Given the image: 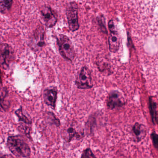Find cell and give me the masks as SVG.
<instances>
[{"mask_svg":"<svg viewBox=\"0 0 158 158\" xmlns=\"http://www.w3.org/2000/svg\"><path fill=\"white\" fill-rule=\"evenodd\" d=\"M14 0H0V13L2 15L10 11Z\"/></svg>","mask_w":158,"mask_h":158,"instance_id":"9a60e30c","label":"cell"},{"mask_svg":"<svg viewBox=\"0 0 158 158\" xmlns=\"http://www.w3.org/2000/svg\"><path fill=\"white\" fill-rule=\"evenodd\" d=\"M18 128L19 130L20 131L26 134L29 133V127H28V126H25V125L22 124V123L19 126Z\"/></svg>","mask_w":158,"mask_h":158,"instance_id":"d6986e66","label":"cell"},{"mask_svg":"<svg viewBox=\"0 0 158 158\" xmlns=\"http://www.w3.org/2000/svg\"><path fill=\"white\" fill-rule=\"evenodd\" d=\"M48 116V120L49 123L53 124L56 127H59L60 126V121L56 117L54 114H53L52 112H49Z\"/></svg>","mask_w":158,"mask_h":158,"instance_id":"e0dca14e","label":"cell"},{"mask_svg":"<svg viewBox=\"0 0 158 158\" xmlns=\"http://www.w3.org/2000/svg\"><path fill=\"white\" fill-rule=\"evenodd\" d=\"M15 113L16 115L18 118L19 121L22 122L23 123L27 124V125H31V124L32 122H31V120L29 119L23 113V111H22V107H20L19 109L16 110Z\"/></svg>","mask_w":158,"mask_h":158,"instance_id":"2e32d148","label":"cell"},{"mask_svg":"<svg viewBox=\"0 0 158 158\" xmlns=\"http://www.w3.org/2000/svg\"><path fill=\"white\" fill-rule=\"evenodd\" d=\"M0 158H12V157L6 154L0 153Z\"/></svg>","mask_w":158,"mask_h":158,"instance_id":"7402d4cb","label":"cell"},{"mask_svg":"<svg viewBox=\"0 0 158 158\" xmlns=\"http://www.w3.org/2000/svg\"><path fill=\"white\" fill-rule=\"evenodd\" d=\"M6 145L12 154L17 157L28 158L30 156V148L21 135L8 136Z\"/></svg>","mask_w":158,"mask_h":158,"instance_id":"6da1fadb","label":"cell"},{"mask_svg":"<svg viewBox=\"0 0 158 158\" xmlns=\"http://www.w3.org/2000/svg\"><path fill=\"white\" fill-rule=\"evenodd\" d=\"M107 106L110 110H113L124 106V99L118 91H112L109 93L107 99Z\"/></svg>","mask_w":158,"mask_h":158,"instance_id":"30bf717a","label":"cell"},{"mask_svg":"<svg viewBox=\"0 0 158 158\" xmlns=\"http://www.w3.org/2000/svg\"><path fill=\"white\" fill-rule=\"evenodd\" d=\"M76 85L80 89H88L93 87V80L91 72L88 68H82L78 77L76 81Z\"/></svg>","mask_w":158,"mask_h":158,"instance_id":"ba28073f","label":"cell"},{"mask_svg":"<svg viewBox=\"0 0 158 158\" xmlns=\"http://www.w3.org/2000/svg\"><path fill=\"white\" fill-rule=\"evenodd\" d=\"M40 13L45 26L47 28H51L55 26L57 22V19L49 6L46 5L43 6L41 8Z\"/></svg>","mask_w":158,"mask_h":158,"instance_id":"9c48e42d","label":"cell"},{"mask_svg":"<svg viewBox=\"0 0 158 158\" xmlns=\"http://www.w3.org/2000/svg\"><path fill=\"white\" fill-rule=\"evenodd\" d=\"M57 92L53 89H46L43 93V98L44 103L55 109L57 99Z\"/></svg>","mask_w":158,"mask_h":158,"instance_id":"8fae6325","label":"cell"},{"mask_svg":"<svg viewBox=\"0 0 158 158\" xmlns=\"http://www.w3.org/2000/svg\"><path fill=\"white\" fill-rule=\"evenodd\" d=\"M97 19L98 24H99V27H100V29H101L102 31L104 32V33H107V31L106 29L105 25L103 24V21H102V19L101 18H98Z\"/></svg>","mask_w":158,"mask_h":158,"instance_id":"44dd1931","label":"cell"},{"mask_svg":"<svg viewBox=\"0 0 158 158\" xmlns=\"http://www.w3.org/2000/svg\"><path fill=\"white\" fill-rule=\"evenodd\" d=\"M45 30L43 26H40L36 29L30 39L29 46L34 52H38L45 45Z\"/></svg>","mask_w":158,"mask_h":158,"instance_id":"5b68a950","label":"cell"},{"mask_svg":"<svg viewBox=\"0 0 158 158\" xmlns=\"http://www.w3.org/2000/svg\"><path fill=\"white\" fill-rule=\"evenodd\" d=\"M81 158H97L92 150L90 148H87L84 150Z\"/></svg>","mask_w":158,"mask_h":158,"instance_id":"ac0fdd59","label":"cell"},{"mask_svg":"<svg viewBox=\"0 0 158 158\" xmlns=\"http://www.w3.org/2000/svg\"><path fill=\"white\" fill-rule=\"evenodd\" d=\"M61 136L67 143L73 140H80L84 136V131L81 126L75 121L68 123L64 127Z\"/></svg>","mask_w":158,"mask_h":158,"instance_id":"7a4b0ae2","label":"cell"},{"mask_svg":"<svg viewBox=\"0 0 158 158\" xmlns=\"http://www.w3.org/2000/svg\"><path fill=\"white\" fill-rule=\"evenodd\" d=\"M14 49L9 44L2 43L0 44V66L3 69L9 68L15 58Z\"/></svg>","mask_w":158,"mask_h":158,"instance_id":"8992f818","label":"cell"},{"mask_svg":"<svg viewBox=\"0 0 158 158\" xmlns=\"http://www.w3.org/2000/svg\"><path fill=\"white\" fill-rule=\"evenodd\" d=\"M134 133L137 137V140L141 141L144 138L146 135V129L142 124L136 123L133 127Z\"/></svg>","mask_w":158,"mask_h":158,"instance_id":"5bb4252c","label":"cell"},{"mask_svg":"<svg viewBox=\"0 0 158 158\" xmlns=\"http://www.w3.org/2000/svg\"><path fill=\"white\" fill-rule=\"evenodd\" d=\"M56 40L60 55L66 60L72 62L76 56V52L71 40L63 34H59Z\"/></svg>","mask_w":158,"mask_h":158,"instance_id":"3957f363","label":"cell"},{"mask_svg":"<svg viewBox=\"0 0 158 158\" xmlns=\"http://www.w3.org/2000/svg\"><path fill=\"white\" fill-rule=\"evenodd\" d=\"M151 138L155 148L158 150V135L156 133H153L151 135Z\"/></svg>","mask_w":158,"mask_h":158,"instance_id":"ffe728a7","label":"cell"},{"mask_svg":"<svg viewBox=\"0 0 158 158\" xmlns=\"http://www.w3.org/2000/svg\"><path fill=\"white\" fill-rule=\"evenodd\" d=\"M110 34L108 38L109 48L111 52L116 53L118 51L120 45V38L115 27L114 21L110 20L108 23Z\"/></svg>","mask_w":158,"mask_h":158,"instance_id":"52a82bcc","label":"cell"},{"mask_svg":"<svg viewBox=\"0 0 158 158\" xmlns=\"http://www.w3.org/2000/svg\"><path fill=\"white\" fill-rule=\"evenodd\" d=\"M97 65L99 71L104 75H110L112 74V69L110 64L106 59H98L97 61Z\"/></svg>","mask_w":158,"mask_h":158,"instance_id":"4fadbf2b","label":"cell"},{"mask_svg":"<svg viewBox=\"0 0 158 158\" xmlns=\"http://www.w3.org/2000/svg\"><path fill=\"white\" fill-rule=\"evenodd\" d=\"M10 106L8 91L6 87L0 88V112H6Z\"/></svg>","mask_w":158,"mask_h":158,"instance_id":"7c38bea8","label":"cell"},{"mask_svg":"<svg viewBox=\"0 0 158 158\" xmlns=\"http://www.w3.org/2000/svg\"><path fill=\"white\" fill-rule=\"evenodd\" d=\"M67 18L69 30L72 31L78 30L80 24L78 20V6L76 2H70L66 7Z\"/></svg>","mask_w":158,"mask_h":158,"instance_id":"277c9868","label":"cell"}]
</instances>
